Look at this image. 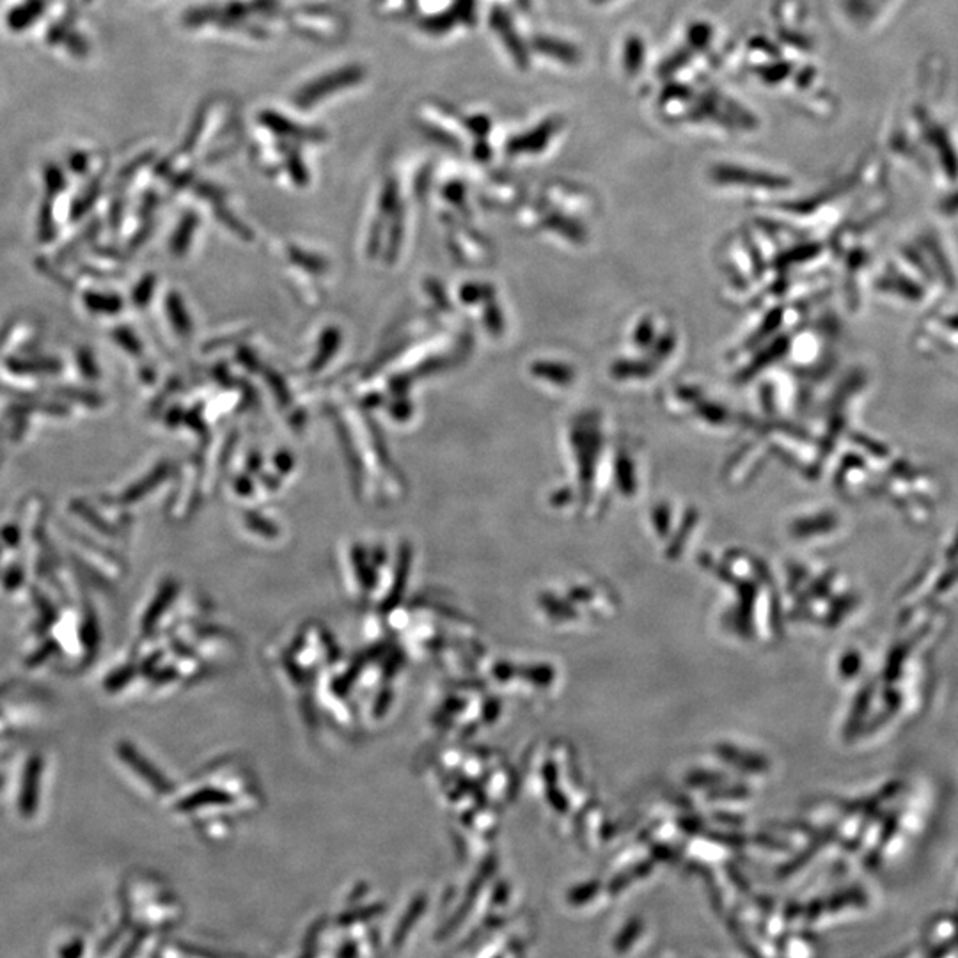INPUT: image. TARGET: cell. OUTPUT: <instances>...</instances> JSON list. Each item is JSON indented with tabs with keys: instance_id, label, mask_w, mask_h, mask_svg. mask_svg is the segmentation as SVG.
Returning <instances> with one entry per match:
<instances>
[{
	"instance_id": "6da1fadb",
	"label": "cell",
	"mask_w": 958,
	"mask_h": 958,
	"mask_svg": "<svg viewBox=\"0 0 958 958\" xmlns=\"http://www.w3.org/2000/svg\"><path fill=\"white\" fill-rule=\"evenodd\" d=\"M362 71L359 68H348V70H341V73H334V75H329V77H323V79L318 80L315 84H311V87H306L299 96H297V105L300 107H311L313 103L318 102L320 98H323L329 93H334L338 89H343L345 86H350L354 84L357 80L361 79Z\"/></svg>"
}]
</instances>
